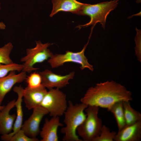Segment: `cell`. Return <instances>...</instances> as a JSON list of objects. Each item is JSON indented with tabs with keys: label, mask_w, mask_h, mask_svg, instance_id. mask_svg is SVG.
<instances>
[{
	"label": "cell",
	"mask_w": 141,
	"mask_h": 141,
	"mask_svg": "<svg viewBox=\"0 0 141 141\" xmlns=\"http://www.w3.org/2000/svg\"><path fill=\"white\" fill-rule=\"evenodd\" d=\"M119 1L113 0L93 4L85 3L77 14L89 16L90 20L85 24L79 25L78 27L80 28L91 25L93 27L97 23L99 22L105 28L107 16L117 7Z\"/></svg>",
	"instance_id": "3"
},
{
	"label": "cell",
	"mask_w": 141,
	"mask_h": 141,
	"mask_svg": "<svg viewBox=\"0 0 141 141\" xmlns=\"http://www.w3.org/2000/svg\"><path fill=\"white\" fill-rule=\"evenodd\" d=\"M28 87L35 88L40 86L42 84L41 76L39 73L34 72L27 77L26 79Z\"/></svg>",
	"instance_id": "22"
},
{
	"label": "cell",
	"mask_w": 141,
	"mask_h": 141,
	"mask_svg": "<svg viewBox=\"0 0 141 141\" xmlns=\"http://www.w3.org/2000/svg\"><path fill=\"white\" fill-rule=\"evenodd\" d=\"M51 45L47 43L43 44L40 41H36V45L33 48L26 50V55L22 57L20 61L23 62L22 71L30 73L39 68L34 67L36 63L48 60L53 55L48 47Z\"/></svg>",
	"instance_id": "5"
},
{
	"label": "cell",
	"mask_w": 141,
	"mask_h": 141,
	"mask_svg": "<svg viewBox=\"0 0 141 141\" xmlns=\"http://www.w3.org/2000/svg\"><path fill=\"white\" fill-rule=\"evenodd\" d=\"M141 139V120L126 125L116 134L115 141H140Z\"/></svg>",
	"instance_id": "15"
},
{
	"label": "cell",
	"mask_w": 141,
	"mask_h": 141,
	"mask_svg": "<svg viewBox=\"0 0 141 141\" xmlns=\"http://www.w3.org/2000/svg\"><path fill=\"white\" fill-rule=\"evenodd\" d=\"M37 138H32L27 136L21 129L14 134L10 139L9 141H38Z\"/></svg>",
	"instance_id": "23"
},
{
	"label": "cell",
	"mask_w": 141,
	"mask_h": 141,
	"mask_svg": "<svg viewBox=\"0 0 141 141\" xmlns=\"http://www.w3.org/2000/svg\"><path fill=\"white\" fill-rule=\"evenodd\" d=\"M85 110L86 117L78 127L77 131L83 141H93L100 135L103 125L98 116L99 107L89 105Z\"/></svg>",
	"instance_id": "4"
},
{
	"label": "cell",
	"mask_w": 141,
	"mask_h": 141,
	"mask_svg": "<svg viewBox=\"0 0 141 141\" xmlns=\"http://www.w3.org/2000/svg\"><path fill=\"white\" fill-rule=\"evenodd\" d=\"M24 89L21 85L14 86L13 91L17 95V98L15 102V107L16 109V117L12 131L6 134L1 135V139L4 141H9L10 138L21 129L23 120V111L22 102Z\"/></svg>",
	"instance_id": "10"
},
{
	"label": "cell",
	"mask_w": 141,
	"mask_h": 141,
	"mask_svg": "<svg viewBox=\"0 0 141 141\" xmlns=\"http://www.w3.org/2000/svg\"><path fill=\"white\" fill-rule=\"evenodd\" d=\"M42 84L35 88L27 86L24 89L23 98L25 106L28 110L40 105L47 91Z\"/></svg>",
	"instance_id": "11"
},
{
	"label": "cell",
	"mask_w": 141,
	"mask_h": 141,
	"mask_svg": "<svg viewBox=\"0 0 141 141\" xmlns=\"http://www.w3.org/2000/svg\"><path fill=\"white\" fill-rule=\"evenodd\" d=\"M116 134L115 132H110L108 127L103 125L100 135L93 141H113Z\"/></svg>",
	"instance_id": "21"
},
{
	"label": "cell",
	"mask_w": 141,
	"mask_h": 141,
	"mask_svg": "<svg viewBox=\"0 0 141 141\" xmlns=\"http://www.w3.org/2000/svg\"><path fill=\"white\" fill-rule=\"evenodd\" d=\"M33 110L32 114L22 124L21 129L29 137L36 138L40 131V122L44 117L49 114V112L40 105L33 108Z\"/></svg>",
	"instance_id": "8"
},
{
	"label": "cell",
	"mask_w": 141,
	"mask_h": 141,
	"mask_svg": "<svg viewBox=\"0 0 141 141\" xmlns=\"http://www.w3.org/2000/svg\"><path fill=\"white\" fill-rule=\"evenodd\" d=\"M108 111L114 115L119 130L123 128L126 125L123 101L117 102L107 109Z\"/></svg>",
	"instance_id": "18"
},
{
	"label": "cell",
	"mask_w": 141,
	"mask_h": 141,
	"mask_svg": "<svg viewBox=\"0 0 141 141\" xmlns=\"http://www.w3.org/2000/svg\"><path fill=\"white\" fill-rule=\"evenodd\" d=\"M42 78V84L49 90L55 88L60 89L69 84V81L72 79L75 72H72L64 75L57 74L48 69L39 72Z\"/></svg>",
	"instance_id": "9"
},
{
	"label": "cell",
	"mask_w": 141,
	"mask_h": 141,
	"mask_svg": "<svg viewBox=\"0 0 141 141\" xmlns=\"http://www.w3.org/2000/svg\"><path fill=\"white\" fill-rule=\"evenodd\" d=\"M89 42L85 44L81 51L73 52L67 51L63 54L53 55L48 60V62L52 68H56L63 65L66 62H72L80 65V68L83 70L87 68L91 71L93 70V66L88 62L84 52Z\"/></svg>",
	"instance_id": "7"
},
{
	"label": "cell",
	"mask_w": 141,
	"mask_h": 141,
	"mask_svg": "<svg viewBox=\"0 0 141 141\" xmlns=\"http://www.w3.org/2000/svg\"><path fill=\"white\" fill-rule=\"evenodd\" d=\"M132 100L130 91L120 84L112 81L97 83L90 87L80 101L88 106L108 109L117 102Z\"/></svg>",
	"instance_id": "1"
},
{
	"label": "cell",
	"mask_w": 141,
	"mask_h": 141,
	"mask_svg": "<svg viewBox=\"0 0 141 141\" xmlns=\"http://www.w3.org/2000/svg\"><path fill=\"white\" fill-rule=\"evenodd\" d=\"M123 104L126 125L132 124L141 120V114L132 107L130 101H123Z\"/></svg>",
	"instance_id": "17"
},
{
	"label": "cell",
	"mask_w": 141,
	"mask_h": 141,
	"mask_svg": "<svg viewBox=\"0 0 141 141\" xmlns=\"http://www.w3.org/2000/svg\"><path fill=\"white\" fill-rule=\"evenodd\" d=\"M88 105L81 103L74 104L70 101L64 115L63 122L66 125L62 128L61 132L64 134L62 138L64 141H83L77 134L78 127L86 117L84 111Z\"/></svg>",
	"instance_id": "2"
},
{
	"label": "cell",
	"mask_w": 141,
	"mask_h": 141,
	"mask_svg": "<svg viewBox=\"0 0 141 141\" xmlns=\"http://www.w3.org/2000/svg\"><path fill=\"white\" fill-rule=\"evenodd\" d=\"M52 8L50 17L60 12H69L77 14L85 3L77 0H51Z\"/></svg>",
	"instance_id": "16"
},
{
	"label": "cell",
	"mask_w": 141,
	"mask_h": 141,
	"mask_svg": "<svg viewBox=\"0 0 141 141\" xmlns=\"http://www.w3.org/2000/svg\"><path fill=\"white\" fill-rule=\"evenodd\" d=\"M0 4H1V3H0V9H1V8H0Z\"/></svg>",
	"instance_id": "26"
},
{
	"label": "cell",
	"mask_w": 141,
	"mask_h": 141,
	"mask_svg": "<svg viewBox=\"0 0 141 141\" xmlns=\"http://www.w3.org/2000/svg\"><path fill=\"white\" fill-rule=\"evenodd\" d=\"M15 101L13 99L9 102L0 111V134L1 135L8 134L12 131L16 115L10 114V112L15 107Z\"/></svg>",
	"instance_id": "13"
},
{
	"label": "cell",
	"mask_w": 141,
	"mask_h": 141,
	"mask_svg": "<svg viewBox=\"0 0 141 141\" xmlns=\"http://www.w3.org/2000/svg\"><path fill=\"white\" fill-rule=\"evenodd\" d=\"M23 68V64L13 63L9 64H0V78L4 77L11 71L20 72Z\"/></svg>",
	"instance_id": "20"
},
{
	"label": "cell",
	"mask_w": 141,
	"mask_h": 141,
	"mask_svg": "<svg viewBox=\"0 0 141 141\" xmlns=\"http://www.w3.org/2000/svg\"><path fill=\"white\" fill-rule=\"evenodd\" d=\"M4 105H1L0 104V111L4 107Z\"/></svg>",
	"instance_id": "25"
},
{
	"label": "cell",
	"mask_w": 141,
	"mask_h": 141,
	"mask_svg": "<svg viewBox=\"0 0 141 141\" xmlns=\"http://www.w3.org/2000/svg\"><path fill=\"white\" fill-rule=\"evenodd\" d=\"M66 95L58 88L47 91L41 104L52 117L64 115L68 107Z\"/></svg>",
	"instance_id": "6"
},
{
	"label": "cell",
	"mask_w": 141,
	"mask_h": 141,
	"mask_svg": "<svg viewBox=\"0 0 141 141\" xmlns=\"http://www.w3.org/2000/svg\"><path fill=\"white\" fill-rule=\"evenodd\" d=\"M13 48V45L10 42L0 47V64H9L13 63L10 57Z\"/></svg>",
	"instance_id": "19"
},
{
	"label": "cell",
	"mask_w": 141,
	"mask_h": 141,
	"mask_svg": "<svg viewBox=\"0 0 141 141\" xmlns=\"http://www.w3.org/2000/svg\"><path fill=\"white\" fill-rule=\"evenodd\" d=\"M63 124L60 120L59 117H52L50 119H45L39 134L41 141H58L57 130Z\"/></svg>",
	"instance_id": "14"
},
{
	"label": "cell",
	"mask_w": 141,
	"mask_h": 141,
	"mask_svg": "<svg viewBox=\"0 0 141 141\" xmlns=\"http://www.w3.org/2000/svg\"><path fill=\"white\" fill-rule=\"evenodd\" d=\"M15 71L10 72L6 76L0 78V104L1 105L6 94L10 91L14 86L17 83L25 80L26 72H22L18 74Z\"/></svg>",
	"instance_id": "12"
},
{
	"label": "cell",
	"mask_w": 141,
	"mask_h": 141,
	"mask_svg": "<svg viewBox=\"0 0 141 141\" xmlns=\"http://www.w3.org/2000/svg\"><path fill=\"white\" fill-rule=\"evenodd\" d=\"M5 24L2 22H0V29L4 30L6 28Z\"/></svg>",
	"instance_id": "24"
}]
</instances>
